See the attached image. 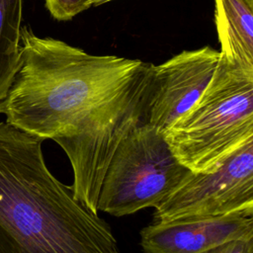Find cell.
I'll return each mask as SVG.
<instances>
[{
	"label": "cell",
	"mask_w": 253,
	"mask_h": 253,
	"mask_svg": "<svg viewBox=\"0 0 253 253\" xmlns=\"http://www.w3.org/2000/svg\"><path fill=\"white\" fill-rule=\"evenodd\" d=\"M109 1H112V0H106V3H107V2H109Z\"/></svg>",
	"instance_id": "cell-13"
},
{
	"label": "cell",
	"mask_w": 253,
	"mask_h": 253,
	"mask_svg": "<svg viewBox=\"0 0 253 253\" xmlns=\"http://www.w3.org/2000/svg\"><path fill=\"white\" fill-rule=\"evenodd\" d=\"M190 172L174 156L163 132L141 124L122 140L110 161L98 211L123 216L155 208Z\"/></svg>",
	"instance_id": "cell-4"
},
{
	"label": "cell",
	"mask_w": 253,
	"mask_h": 253,
	"mask_svg": "<svg viewBox=\"0 0 253 253\" xmlns=\"http://www.w3.org/2000/svg\"><path fill=\"white\" fill-rule=\"evenodd\" d=\"M253 239V215L190 216L154 221L140 231L143 253H202L231 240Z\"/></svg>",
	"instance_id": "cell-8"
},
{
	"label": "cell",
	"mask_w": 253,
	"mask_h": 253,
	"mask_svg": "<svg viewBox=\"0 0 253 253\" xmlns=\"http://www.w3.org/2000/svg\"><path fill=\"white\" fill-rule=\"evenodd\" d=\"M154 209L155 221L190 216L253 215V140L211 173L191 171Z\"/></svg>",
	"instance_id": "cell-6"
},
{
	"label": "cell",
	"mask_w": 253,
	"mask_h": 253,
	"mask_svg": "<svg viewBox=\"0 0 253 253\" xmlns=\"http://www.w3.org/2000/svg\"><path fill=\"white\" fill-rule=\"evenodd\" d=\"M163 134L185 167L199 173L216 170L253 140V71L220 56L201 96Z\"/></svg>",
	"instance_id": "cell-3"
},
{
	"label": "cell",
	"mask_w": 253,
	"mask_h": 253,
	"mask_svg": "<svg viewBox=\"0 0 253 253\" xmlns=\"http://www.w3.org/2000/svg\"><path fill=\"white\" fill-rule=\"evenodd\" d=\"M42 141L0 123V253H119L109 224L48 170Z\"/></svg>",
	"instance_id": "cell-2"
},
{
	"label": "cell",
	"mask_w": 253,
	"mask_h": 253,
	"mask_svg": "<svg viewBox=\"0 0 253 253\" xmlns=\"http://www.w3.org/2000/svg\"><path fill=\"white\" fill-rule=\"evenodd\" d=\"M44 3L52 18L68 21L91 7L106 3V0H44Z\"/></svg>",
	"instance_id": "cell-11"
},
{
	"label": "cell",
	"mask_w": 253,
	"mask_h": 253,
	"mask_svg": "<svg viewBox=\"0 0 253 253\" xmlns=\"http://www.w3.org/2000/svg\"><path fill=\"white\" fill-rule=\"evenodd\" d=\"M22 7L23 0H0V103L20 66Z\"/></svg>",
	"instance_id": "cell-10"
},
{
	"label": "cell",
	"mask_w": 253,
	"mask_h": 253,
	"mask_svg": "<svg viewBox=\"0 0 253 253\" xmlns=\"http://www.w3.org/2000/svg\"><path fill=\"white\" fill-rule=\"evenodd\" d=\"M202 253H253V239L231 240Z\"/></svg>",
	"instance_id": "cell-12"
},
{
	"label": "cell",
	"mask_w": 253,
	"mask_h": 253,
	"mask_svg": "<svg viewBox=\"0 0 253 253\" xmlns=\"http://www.w3.org/2000/svg\"><path fill=\"white\" fill-rule=\"evenodd\" d=\"M21 60L0 114L27 133L55 140L138 80L146 62L90 54L21 28Z\"/></svg>",
	"instance_id": "cell-1"
},
{
	"label": "cell",
	"mask_w": 253,
	"mask_h": 253,
	"mask_svg": "<svg viewBox=\"0 0 253 253\" xmlns=\"http://www.w3.org/2000/svg\"><path fill=\"white\" fill-rule=\"evenodd\" d=\"M147 62L128 90L95 110L66 135L54 141L64 150L73 171L74 198L98 213V199L105 173L122 140L144 124Z\"/></svg>",
	"instance_id": "cell-5"
},
{
	"label": "cell",
	"mask_w": 253,
	"mask_h": 253,
	"mask_svg": "<svg viewBox=\"0 0 253 253\" xmlns=\"http://www.w3.org/2000/svg\"><path fill=\"white\" fill-rule=\"evenodd\" d=\"M220 56L253 71V0H214Z\"/></svg>",
	"instance_id": "cell-9"
},
{
	"label": "cell",
	"mask_w": 253,
	"mask_h": 253,
	"mask_svg": "<svg viewBox=\"0 0 253 253\" xmlns=\"http://www.w3.org/2000/svg\"><path fill=\"white\" fill-rule=\"evenodd\" d=\"M219 57V50L203 46L184 50L158 65L147 62L144 124L164 133L201 96Z\"/></svg>",
	"instance_id": "cell-7"
}]
</instances>
